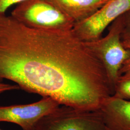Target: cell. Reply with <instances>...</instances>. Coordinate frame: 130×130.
<instances>
[{
    "label": "cell",
    "instance_id": "cell-1",
    "mask_svg": "<svg viewBox=\"0 0 130 130\" xmlns=\"http://www.w3.org/2000/svg\"><path fill=\"white\" fill-rule=\"evenodd\" d=\"M75 108L99 109L113 94L105 67L72 29L28 27L0 13V80Z\"/></svg>",
    "mask_w": 130,
    "mask_h": 130
},
{
    "label": "cell",
    "instance_id": "cell-2",
    "mask_svg": "<svg viewBox=\"0 0 130 130\" xmlns=\"http://www.w3.org/2000/svg\"><path fill=\"white\" fill-rule=\"evenodd\" d=\"M123 27L122 15L109 26L107 35L86 45L101 61L113 87L121 67L130 57V51L123 46L121 38Z\"/></svg>",
    "mask_w": 130,
    "mask_h": 130
},
{
    "label": "cell",
    "instance_id": "cell-3",
    "mask_svg": "<svg viewBox=\"0 0 130 130\" xmlns=\"http://www.w3.org/2000/svg\"><path fill=\"white\" fill-rule=\"evenodd\" d=\"M11 15L28 27L43 29H71L74 22L45 0H25Z\"/></svg>",
    "mask_w": 130,
    "mask_h": 130
},
{
    "label": "cell",
    "instance_id": "cell-4",
    "mask_svg": "<svg viewBox=\"0 0 130 130\" xmlns=\"http://www.w3.org/2000/svg\"><path fill=\"white\" fill-rule=\"evenodd\" d=\"M34 130H111L99 109L87 110L63 106L43 117Z\"/></svg>",
    "mask_w": 130,
    "mask_h": 130
},
{
    "label": "cell",
    "instance_id": "cell-5",
    "mask_svg": "<svg viewBox=\"0 0 130 130\" xmlns=\"http://www.w3.org/2000/svg\"><path fill=\"white\" fill-rule=\"evenodd\" d=\"M130 10V0H109L92 15L74 24L72 31L84 42L102 37L106 28Z\"/></svg>",
    "mask_w": 130,
    "mask_h": 130
},
{
    "label": "cell",
    "instance_id": "cell-6",
    "mask_svg": "<svg viewBox=\"0 0 130 130\" xmlns=\"http://www.w3.org/2000/svg\"><path fill=\"white\" fill-rule=\"evenodd\" d=\"M60 106L51 98L42 97L31 104L0 107V122L15 123L23 130H34L42 118Z\"/></svg>",
    "mask_w": 130,
    "mask_h": 130
},
{
    "label": "cell",
    "instance_id": "cell-7",
    "mask_svg": "<svg viewBox=\"0 0 130 130\" xmlns=\"http://www.w3.org/2000/svg\"><path fill=\"white\" fill-rule=\"evenodd\" d=\"M107 126L111 130H130V100L111 95L99 109Z\"/></svg>",
    "mask_w": 130,
    "mask_h": 130
},
{
    "label": "cell",
    "instance_id": "cell-8",
    "mask_svg": "<svg viewBox=\"0 0 130 130\" xmlns=\"http://www.w3.org/2000/svg\"><path fill=\"white\" fill-rule=\"evenodd\" d=\"M71 19L74 23L88 18L109 0H45Z\"/></svg>",
    "mask_w": 130,
    "mask_h": 130
},
{
    "label": "cell",
    "instance_id": "cell-9",
    "mask_svg": "<svg viewBox=\"0 0 130 130\" xmlns=\"http://www.w3.org/2000/svg\"><path fill=\"white\" fill-rule=\"evenodd\" d=\"M113 96L130 100V69L126 70L117 79L114 86Z\"/></svg>",
    "mask_w": 130,
    "mask_h": 130
},
{
    "label": "cell",
    "instance_id": "cell-10",
    "mask_svg": "<svg viewBox=\"0 0 130 130\" xmlns=\"http://www.w3.org/2000/svg\"><path fill=\"white\" fill-rule=\"evenodd\" d=\"M123 27L121 34L122 41H130V10L122 14Z\"/></svg>",
    "mask_w": 130,
    "mask_h": 130
},
{
    "label": "cell",
    "instance_id": "cell-11",
    "mask_svg": "<svg viewBox=\"0 0 130 130\" xmlns=\"http://www.w3.org/2000/svg\"><path fill=\"white\" fill-rule=\"evenodd\" d=\"M25 0H0V13H5L7 9L15 4H19Z\"/></svg>",
    "mask_w": 130,
    "mask_h": 130
},
{
    "label": "cell",
    "instance_id": "cell-12",
    "mask_svg": "<svg viewBox=\"0 0 130 130\" xmlns=\"http://www.w3.org/2000/svg\"><path fill=\"white\" fill-rule=\"evenodd\" d=\"M122 44L124 48L128 49L130 51V41H122ZM130 69V57L123 64L122 67H121L120 71V75L122 73L125 72L126 70ZM119 75V76H120Z\"/></svg>",
    "mask_w": 130,
    "mask_h": 130
},
{
    "label": "cell",
    "instance_id": "cell-13",
    "mask_svg": "<svg viewBox=\"0 0 130 130\" xmlns=\"http://www.w3.org/2000/svg\"><path fill=\"white\" fill-rule=\"evenodd\" d=\"M20 88L17 84L12 85L9 84H4L0 82V94L7 91L19 90Z\"/></svg>",
    "mask_w": 130,
    "mask_h": 130
},
{
    "label": "cell",
    "instance_id": "cell-14",
    "mask_svg": "<svg viewBox=\"0 0 130 130\" xmlns=\"http://www.w3.org/2000/svg\"><path fill=\"white\" fill-rule=\"evenodd\" d=\"M0 130H1V129H0Z\"/></svg>",
    "mask_w": 130,
    "mask_h": 130
}]
</instances>
